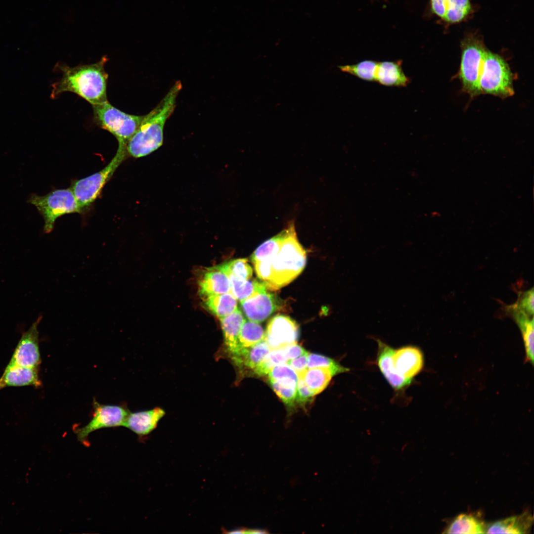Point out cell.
<instances>
[{
  "mask_svg": "<svg viewBox=\"0 0 534 534\" xmlns=\"http://www.w3.org/2000/svg\"><path fill=\"white\" fill-rule=\"evenodd\" d=\"M107 59L105 56L93 64L71 67L59 65L62 76L52 84V98L65 91L74 92L92 106L108 101L107 83L108 74L104 68Z\"/></svg>",
  "mask_w": 534,
  "mask_h": 534,
  "instance_id": "6da1fadb",
  "label": "cell"
},
{
  "mask_svg": "<svg viewBox=\"0 0 534 534\" xmlns=\"http://www.w3.org/2000/svg\"><path fill=\"white\" fill-rule=\"evenodd\" d=\"M181 88V82H176L159 104L144 115L138 129L127 143L128 154L134 158L144 157L162 145L165 123L174 111L176 98Z\"/></svg>",
  "mask_w": 534,
  "mask_h": 534,
  "instance_id": "7a4b0ae2",
  "label": "cell"
},
{
  "mask_svg": "<svg viewBox=\"0 0 534 534\" xmlns=\"http://www.w3.org/2000/svg\"><path fill=\"white\" fill-rule=\"evenodd\" d=\"M278 252L268 260L271 271L267 289L276 290L294 280L303 270L306 263V251L300 243L294 222L289 223Z\"/></svg>",
  "mask_w": 534,
  "mask_h": 534,
  "instance_id": "3957f363",
  "label": "cell"
},
{
  "mask_svg": "<svg viewBox=\"0 0 534 534\" xmlns=\"http://www.w3.org/2000/svg\"><path fill=\"white\" fill-rule=\"evenodd\" d=\"M461 48L459 79L463 90L475 97L481 94L479 81L487 49L479 36L472 34L463 39Z\"/></svg>",
  "mask_w": 534,
  "mask_h": 534,
  "instance_id": "277c9868",
  "label": "cell"
},
{
  "mask_svg": "<svg viewBox=\"0 0 534 534\" xmlns=\"http://www.w3.org/2000/svg\"><path fill=\"white\" fill-rule=\"evenodd\" d=\"M513 74L505 59L487 49L479 81L481 93L504 98L514 93Z\"/></svg>",
  "mask_w": 534,
  "mask_h": 534,
  "instance_id": "5b68a950",
  "label": "cell"
},
{
  "mask_svg": "<svg viewBox=\"0 0 534 534\" xmlns=\"http://www.w3.org/2000/svg\"><path fill=\"white\" fill-rule=\"evenodd\" d=\"M28 202L34 205L43 216L44 232L49 233L53 229L56 219L65 214L82 213L71 188L54 190L44 196L30 195Z\"/></svg>",
  "mask_w": 534,
  "mask_h": 534,
  "instance_id": "8992f818",
  "label": "cell"
},
{
  "mask_svg": "<svg viewBox=\"0 0 534 534\" xmlns=\"http://www.w3.org/2000/svg\"><path fill=\"white\" fill-rule=\"evenodd\" d=\"M92 106L95 123L114 135L118 145L127 146L144 117L126 113L108 101Z\"/></svg>",
  "mask_w": 534,
  "mask_h": 534,
  "instance_id": "52a82bcc",
  "label": "cell"
},
{
  "mask_svg": "<svg viewBox=\"0 0 534 534\" xmlns=\"http://www.w3.org/2000/svg\"><path fill=\"white\" fill-rule=\"evenodd\" d=\"M128 154L127 146L118 145L115 156L103 169L73 183L71 189L83 212L98 197L105 184Z\"/></svg>",
  "mask_w": 534,
  "mask_h": 534,
  "instance_id": "ba28073f",
  "label": "cell"
},
{
  "mask_svg": "<svg viewBox=\"0 0 534 534\" xmlns=\"http://www.w3.org/2000/svg\"><path fill=\"white\" fill-rule=\"evenodd\" d=\"M93 412L91 420L85 426L78 428L76 433L79 441L85 442L92 432L102 428L123 426L130 412L122 405H106L93 400Z\"/></svg>",
  "mask_w": 534,
  "mask_h": 534,
  "instance_id": "9c48e42d",
  "label": "cell"
},
{
  "mask_svg": "<svg viewBox=\"0 0 534 534\" xmlns=\"http://www.w3.org/2000/svg\"><path fill=\"white\" fill-rule=\"evenodd\" d=\"M42 315H40L24 332L12 354L9 363L28 367H39L41 362L38 326Z\"/></svg>",
  "mask_w": 534,
  "mask_h": 534,
  "instance_id": "30bf717a",
  "label": "cell"
},
{
  "mask_svg": "<svg viewBox=\"0 0 534 534\" xmlns=\"http://www.w3.org/2000/svg\"><path fill=\"white\" fill-rule=\"evenodd\" d=\"M299 335V326L294 320L288 316L278 314L268 321L265 340L271 350L297 343Z\"/></svg>",
  "mask_w": 534,
  "mask_h": 534,
  "instance_id": "8fae6325",
  "label": "cell"
},
{
  "mask_svg": "<svg viewBox=\"0 0 534 534\" xmlns=\"http://www.w3.org/2000/svg\"><path fill=\"white\" fill-rule=\"evenodd\" d=\"M248 319L260 323L264 321L280 308L277 296L267 291L240 302Z\"/></svg>",
  "mask_w": 534,
  "mask_h": 534,
  "instance_id": "7c38bea8",
  "label": "cell"
},
{
  "mask_svg": "<svg viewBox=\"0 0 534 534\" xmlns=\"http://www.w3.org/2000/svg\"><path fill=\"white\" fill-rule=\"evenodd\" d=\"M392 359L397 373L410 381L423 368V354L419 349L414 346H405L394 350Z\"/></svg>",
  "mask_w": 534,
  "mask_h": 534,
  "instance_id": "4fadbf2b",
  "label": "cell"
},
{
  "mask_svg": "<svg viewBox=\"0 0 534 534\" xmlns=\"http://www.w3.org/2000/svg\"><path fill=\"white\" fill-rule=\"evenodd\" d=\"M431 12L448 24L466 19L472 11L470 0H430Z\"/></svg>",
  "mask_w": 534,
  "mask_h": 534,
  "instance_id": "5bb4252c",
  "label": "cell"
},
{
  "mask_svg": "<svg viewBox=\"0 0 534 534\" xmlns=\"http://www.w3.org/2000/svg\"><path fill=\"white\" fill-rule=\"evenodd\" d=\"M39 367H28L9 363L0 377V390L9 387L32 386L39 388L42 382Z\"/></svg>",
  "mask_w": 534,
  "mask_h": 534,
  "instance_id": "9a60e30c",
  "label": "cell"
},
{
  "mask_svg": "<svg viewBox=\"0 0 534 534\" xmlns=\"http://www.w3.org/2000/svg\"><path fill=\"white\" fill-rule=\"evenodd\" d=\"M165 415V410L160 407L135 412H130L123 426L138 436L147 435L156 428L158 422Z\"/></svg>",
  "mask_w": 534,
  "mask_h": 534,
  "instance_id": "2e32d148",
  "label": "cell"
},
{
  "mask_svg": "<svg viewBox=\"0 0 534 534\" xmlns=\"http://www.w3.org/2000/svg\"><path fill=\"white\" fill-rule=\"evenodd\" d=\"M199 294L202 297L230 292L228 275L217 266L208 269L198 281Z\"/></svg>",
  "mask_w": 534,
  "mask_h": 534,
  "instance_id": "e0dca14e",
  "label": "cell"
},
{
  "mask_svg": "<svg viewBox=\"0 0 534 534\" xmlns=\"http://www.w3.org/2000/svg\"><path fill=\"white\" fill-rule=\"evenodd\" d=\"M377 343V364L388 383L396 390H400L410 384L411 381L398 374L394 368L392 359L394 349L380 340L378 339Z\"/></svg>",
  "mask_w": 534,
  "mask_h": 534,
  "instance_id": "ac0fdd59",
  "label": "cell"
},
{
  "mask_svg": "<svg viewBox=\"0 0 534 534\" xmlns=\"http://www.w3.org/2000/svg\"><path fill=\"white\" fill-rule=\"evenodd\" d=\"M533 524V517L528 512L513 516L486 525L487 534H529Z\"/></svg>",
  "mask_w": 534,
  "mask_h": 534,
  "instance_id": "d6986e66",
  "label": "cell"
},
{
  "mask_svg": "<svg viewBox=\"0 0 534 534\" xmlns=\"http://www.w3.org/2000/svg\"><path fill=\"white\" fill-rule=\"evenodd\" d=\"M375 81L385 86L404 87L411 79L403 71L402 60H398L378 62Z\"/></svg>",
  "mask_w": 534,
  "mask_h": 534,
  "instance_id": "ffe728a7",
  "label": "cell"
},
{
  "mask_svg": "<svg viewBox=\"0 0 534 534\" xmlns=\"http://www.w3.org/2000/svg\"><path fill=\"white\" fill-rule=\"evenodd\" d=\"M220 319L225 345L232 356L237 352L238 337L245 318L242 312L237 309Z\"/></svg>",
  "mask_w": 534,
  "mask_h": 534,
  "instance_id": "44dd1931",
  "label": "cell"
},
{
  "mask_svg": "<svg viewBox=\"0 0 534 534\" xmlns=\"http://www.w3.org/2000/svg\"><path fill=\"white\" fill-rule=\"evenodd\" d=\"M270 350L264 339L254 346L240 350L232 358L239 367H245L254 371Z\"/></svg>",
  "mask_w": 534,
  "mask_h": 534,
  "instance_id": "7402d4cb",
  "label": "cell"
},
{
  "mask_svg": "<svg viewBox=\"0 0 534 534\" xmlns=\"http://www.w3.org/2000/svg\"><path fill=\"white\" fill-rule=\"evenodd\" d=\"M486 525L482 518L472 514L457 516L445 529V534H485Z\"/></svg>",
  "mask_w": 534,
  "mask_h": 534,
  "instance_id": "603a6c76",
  "label": "cell"
},
{
  "mask_svg": "<svg viewBox=\"0 0 534 534\" xmlns=\"http://www.w3.org/2000/svg\"><path fill=\"white\" fill-rule=\"evenodd\" d=\"M512 316L522 333L526 354V360L534 363V316L510 307Z\"/></svg>",
  "mask_w": 534,
  "mask_h": 534,
  "instance_id": "cb8c5ba5",
  "label": "cell"
},
{
  "mask_svg": "<svg viewBox=\"0 0 534 534\" xmlns=\"http://www.w3.org/2000/svg\"><path fill=\"white\" fill-rule=\"evenodd\" d=\"M206 308L220 319L234 312L237 308V300L231 292L203 297Z\"/></svg>",
  "mask_w": 534,
  "mask_h": 534,
  "instance_id": "d4e9b609",
  "label": "cell"
},
{
  "mask_svg": "<svg viewBox=\"0 0 534 534\" xmlns=\"http://www.w3.org/2000/svg\"><path fill=\"white\" fill-rule=\"evenodd\" d=\"M230 284V292L240 302L267 291L265 283L256 279L242 280L227 274Z\"/></svg>",
  "mask_w": 534,
  "mask_h": 534,
  "instance_id": "484cf974",
  "label": "cell"
},
{
  "mask_svg": "<svg viewBox=\"0 0 534 534\" xmlns=\"http://www.w3.org/2000/svg\"><path fill=\"white\" fill-rule=\"evenodd\" d=\"M265 332L259 323L249 319L244 320L237 339V350L246 348L260 342L265 339Z\"/></svg>",
  "mask_w": 534,
  "mask_h": 534,
  "instance_id": "4316f807",
  "label": "cell"
},
{
  "mask_svg": "<svg viewBox=\"0 0 534 534\" xmlns=\"http://www.w3.org/2000/svg\"><path fill=\"white\" fill-rule=\"evenodd\" d=\"M333 376L334 374L328 369L313 367L307 368L298 376L303 378L315 396L322 392L327 387Z\"/></svg>",
  "mask_w": 534,
  "mask_h": 534,
  "instance_id": "83f0119b",
  "label": "cell"
},
{
  "mask_svg": "<svg viewBox=\"0 0 534 534\" xmlns=\"http://www.w3.org/2000/svg\"><path fill=\"white\" fill-rule=\"evenodd\" d=\"M378 62L365 60L354 64L341 65L338 67L343 72L356 76L366 81H376V73Z\"/></svg>",
  "mask_w": 534,
  "mask_h": 534,
  "instance_id": "f1b7e54d",
  "label": "cell"
},
{
  "mask_svg": "<svg viewBox=\"0 0 534 534\" xmlns=\"http://www.w3.org/2000/svg\"><path fill=\"white\" fill-rule=\"evenodd\" d=\"M285 232L284 229L260 245L251 256L252 263L255 264L273 257L279 250Z\"/></svg>",
  "mask_w": 534,
  "mask_h": 534,
  "instance_id": "f546056e",
  "label": "cell"
},
{
  "mask_svg": "<svg viewBox=\"0 0 534 534\" xmlns=\"http://www.w3.org/2000/svg\"><path fill=\"white\" fill-rule=\"evenodd\" d=\"M268 382L276 395L284 404L292 407L296 402V389L298 380L292 379L273 381Z\"/></svg>",
  "mask_w": 534,
  "mask_h": 534,
  "instance_id": "4dcf8cb0",
  "label": "cell"
},
{
  "mask_svg": "<svg viewBox=\"0 0 534 534\" xmlns=\"http://www.w3.org/2000/svg\"><path fill=\"white\" fill-rule=\"evenodd\" d=\"M288 360L283 347L271 349L262 362L254 369V373L259 376H264L275 366L285 363Z\"/></svg>",
  "mask_w": 534,
  "mask_h": 534,
  "instance_id": "1f68e13d",
  "label": "cell"
},
{
  "mask_svg": "<svg viewBox=\"0 0 534 534\" xmlns=\"http://www.w3.org/2000/svg\"><path fill=\"white\" fill-rule=\"evenodd\" d=\"M219 266L226 274H231L240 279H250L253 275V268L246 259L233 260Z\"/></svg>",
  "mask_w": 534,
  "mask_h": 534,
  "instance_id": "d6a6232c",
  "label": "cell"
},
{
  "mask_svg": "<svg viewBox=\"0 0 534 534\" xmlns=\"http://www.w3.org/2000/svg\"><path fill=\"white\" fill-rule=\"evenodd\" d=\"M307 367L308 368L319 367L328 369L334 375L349 370L348 368L342 366L332 358L317 354H309Z\"/></svg>",
  "mask_w": 534,
  "mask_h": 534,
  "instance_id": "836d02e7",
  "label": "cell"
},
{
  "mask_svg": "<svg viewBox=\"0 0 534 534\" xmlns=\"http://www.w3.org/2000/svg\"><path fill=\"white\" fill-rule=\"evenodd\" d=\"M268 380L278 381L292 379L298 380L296 372L286 363L279 364L271 368L267 373Z\"/></svg>",
  "mask_w": 534,
  "mask_h": 534,
  "instance_id": "e575fe53",
  "label": "cell"
},
{
  "mask_svg": "<svg viewBox=\"0 0 534 534\" xmlns=\"http://www.w3.org/2000/svg\"><path fill=\"white\" fill-rule=\"evenodd\" d=\"M517 302L510 307L520 310L530 316H534V288L522 293Z\"/></svg>",
  "mask_w": 534,
  "mask_h": 534,
  "instance_id": "d590c367",
  "label": "cell"
},
{
  "mask_svg": "<svg viewBox=\"0 0 534 534\" xmlns=\"http://www.w3.org/2000/svg\"><path fill=\"white\" fill-rule=\"evenodd\" d=\"M314 396L303 378L298 376L296 389V402L300 405L304 406L312 400Z\"/></svg>",
  "mask_w": 534,
  "mask_h": 534,
  "instance_id": "8d00e7d4",
  "label": "cell"
},
{
  "mask_svg": "<svg viewBox=\"0 0 534 534\" xmlns=\"http://www.w3.org/2000/svg\"><path fill=\"white\" fill-rule=\"evenodd\" d=\"M309 354L307 352L298 357L289 360L286 362L296 372L298 376L303 373L308 368L307 364Z\"/></svg>",
  "mask_w": 534,
  "mask_h": 534,
  "instance_id": "74e56055",
  "label": "cell"
},
{
  "mask_svg": "<svg viewBox=\"0 0 534 534\" xmlns=\"http://www.w3.org/2000/svg\"><path fill=\"white\" fill-rule=\"evenodd\" d=\"M283 347L286 352L288 360L298 357L308 352L302 347L298 345L297 343L291 344Z\"/></svg>",
  "mask_w": 534,
  "mask_h": 534,
  "instance_id": "f35d334b",
  "label": "cell"
},
{
  "mask_svg": "<svg viewBox=\"0 0 534 534\" xmlns=\"http://www.w3.org/2000/svg\"><path fill=\"white\" fill-rule=\"evenodd\" d=\"M267 533V532H266V531L265 530L258 529H241L234 530V531H232L231 532H228V533H231V534H233V533H235V534H240V533H241V534H245H245H261V533H262V534H263V533Z\"/></svg>",
  "mask_w": 534,
  "mask_h": 534,
  "instance_id": "ab89813d",
  "label": "cell"
}]
</instances>
